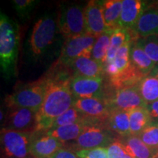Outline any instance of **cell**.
<instances>
[{
    "mask_svg": "<svg viewBox=\"0 0 158 158\" xmlns=\"http://www.w3.org/2000/svg\"><path fill=\"white\" fill-rule=\"evenodd\" d=\"M57 25L65 40L86 34L84 8L78 4H64L59 10Z\"/></svg>",
    "mask_w": 158,
    "mask_h": 158,
    "instance_id": "obj_5",
    "label": "cell"
},
{
    "mask_svg": "<svg viewBox=\"0 0 158 158\" xmlns=\"http://www.w3.org/2000/svg\"><path fill=\"white\" fill-rule=\"evenodd\" d=\"M85 117L86 116L81 114L74 106H73L70 109H68L64 114H62V115L56 118L54 124L51 126V129H54V128L76 123V122L80 121Z\"/></svg>",
    "mask_w": 158,
    "mask_h": 158,
    "instance_id": "obj_28",
    "label": "cell"
},
{
    "mask_svg": "<svg viewBox=\"0 0 158 158\" xmlns=\"http://www.w3.org/2000/svg\"><path fill=\"white\" fill-rule=\"evenodd\" d=\"M47 76L48 87L44 101L37 111L36 132L50 130L56 118L73 107L76 100L70 88V79L73 76L68 71Z\"/></svg>",
    "mask_w": 158,
    "mask_h": 158,
    "instance_id": "obj_1",
    "label": "cell"
},
{
    "mask_svg": "<svg viewBox=\"0 0 158 158\" xmlns=\"http://www.w3.org/2000/svg\"><path fill=\"white\" fill-rule=\"evenodd\" d=\"M30 157H31V156H30V157H29V158H30Z\"/></svg>",
    "mask_w": 158,
    "mask_h": 158,
    "instance_id": "obj_39",
    "label": "cell"
},
{
    "mask_svg": "<svg viewBox=\"0 0 158 158\" xmlns=\"http://www.w3.org/2000/svg\"><path fill=\"white\" fill-rule=\"evenodd\" d=\"M130 62L144 77L149 76L155 64L147 56L138 41H133L130 51Z\"/></svg>",
    "mask_w": 158,
    "mask_h": 158,
    "instance_id": "obj_20",
    "label": "cell"
},
{
    "mask_svg": "<svg viewBox=\"0 0 158 158\" xmlns=\"http://www.w3.org/2000/svg\"><path fill=\"white\" fill-rule=\"evenodd\" d=\"M132 32L137 40L158 35V3L148 4Z\"/></svg>",
    "mask_w": 158,
    "mask_h": 158,
    "instance_id": "obj_15",
    "label": "cell"
},
{
    "mask_svg": "<svg viewBox=\"0 0 158 158\" xmlns=\"http://www.w3.org/2000/svg\"><path fill=\"white\" fill-rule=\"evenodd\" d=\"M156 158H158V154H157V157H156Z\"/></svg>",
    "mask_w": 158,
    "mask_h": 158,
    "instance_id": "obj_37",
    "label": "cell"
},
{
    "mask_svg": "<svg viewBox=\"0 0 158 158\" xmlns=\"http://www.w3.org/2000/svg\"><path fill=\"white\" fill-rule=\"evenodd\" d=\"M138 44L155 64H158V35L138 40Z\"/></svg>",
    "mask_w": 158,
    "mask_h": 158,
    "instance_id": "obj_29",
    "label": "cell"
},
{
    "mask_svg": "<svg viewBox=\"0 0 158 158\" xmlns=\"http://www.w3.org/2000/svg\"><path fill=\"white\" fill-rule=\"evenodd\" d=\"M104 100L110 111L114 110L130 111L138 108L147 107V103L142 98L138 86L113 89L111 92L106 94Z\"/></svg>",
    "mask_w": 158,
    "mask_h": 158,
    "instance_id": "obj_9",
    "label": "cell"
},
{
    "mask_svg": "<svg viewBox=\"0 0 158 158\" xmlns=\"http://www.w3.org/2000/svg\"><path fill=\"white\" fill-rule=\"evenodd\" d=\"M48 78L45 76L35 81L22 85L5 99L7 108H26L38 110L46 93Z\"/></svg>",
    "mask_w": 158,
    "mask_h": 158,
    "instance_id": "obj_4",
    "label": "cell"
},
{
    "mask_svg": "<svg viewBox=\"0 0 158 158\" xmlns=\"http://www.w3.org/2000/svg\"><path fill=\"white\" fill-rule=\"evenodd\" d=\"M13 5L21 19H27L38 3L36 0H13Z\"/></svg>",
    "mask_w": 158,
    "mask_h": 158,
    "instance_id": "obj_31",
    "label": "cell"
},
{
    "mask_svg": "<svg viewBox=\"0 0 158 158\" xmlns=\"http://www.w3.org/2000/svg\"><path fill=\"white\" fill-rule=\"evenodd\" d=\"M103 81V76H73L70 79V88L76 99L100 98L104 100L106 91Z\"/></svg>",
    "mask_w": 158,
    "mask_h": 158,
    "instance_id": "obj_11",
    "label": "cell"
},
{
    "mask_svg": "<svg viewBox=\"0 0 158 158\" xmlns=\"http://www.w3.org/2000/svg\"><path fill=\"white\" fill-rule=\"evenodd\" d=\"M147 109L153 122H158V101L147 105Z\"/></svg>",
    "mask_w": 158,
    "mask_h": 158,
    "instance_id": "obj_35",
    "label": "cell"
},
{
    "mask_svg": "<svg viewBox=\"0 0 158 158\" xmlns=\"http://www.w3.org/2000/svg\"><path fill=\"white\" fill-rule=\"evenodd\" d=\"M130 135L138 136L152 122L147 107L138 108L129 111Z\"/></svg>",
    "mask_w": 158,
    "mask_h": 158,
    "instance_id": "obj_22",
    "label": "cell"
},
{
    "mask_svg": "<svg viewBox=\"0 0 158 158\" xmlns=\"http://www.w3.org/2000/svg\"><path fill=\"white\" fill-rule=\"evenodd\" d=\"M114 29H108L103 34L97 37L96 42L92 49V58L105 67L107 62L108 51L109 48L110 37L113 34Z\"/></svg>",
    "mask_w": 158,
    "mask_h": 158,
    "instance_id": "obj_25",
    "label": "cell"
},
{
    "mask_svg": "<svg viewBox=\"0 0 158 158\" xmlns=\"http://www.w3.org/2000/svg\"><path fill=\"white\" fill-rule=\"evenodd\" d=\"M57 32V17L54 14L43 15L35 23L27 41L29 56L34 62L43 58L50 50Z\"/></svg>",
    "mask_w": 158,
    "mask_h": 158,
    "instance_id": "obj_3",
    "label": "cell"
},
{
    "mask_svg": "<svg viewBox=\"0 0 158 158\" xmlns=\"http://www.w3.org/2000/svg\"><path fill=\"white\" fill-rule=\"evenodd\" d=\"M78 158H108L106 147H96L76 152Z\"/></svg>",
    "mask_w": 158,
    "mask_h": 158,
    "instance_id": "obj_33",
    "label": "cell"
},
{
    "mask_svg": "<svg viewBox=\"0 0 158 158\" xmlns=\"http://www.w3.org/2000/svg\"><path fill=\"white\" fill-rule=\"evenodd\" d=\"M149 147L158 149V122H152L138 135Z\"/></svg>",
    "mask_w": 158,
    "mask_h": 158,
    "instance_id": "obj_30",
    "label": "cell"
},
{
    "mask_svg": "<svg viewBox=\"0 0 158 158\" xmlns=\"http://www.w3.org/2000/svg\"><path fill=\"white\" fill-rule=\"evenodd\" d=\"M133 41L135 40H130L124 43L123 46L118 51L117 54L116 55V57L113 62L116 70H117V76L120 73H123L124 70H127L130 67V51Z\"/></svg>",
    "mask_w": 158,
    "mask_h": 158,
    "instance_id": "obj_27",
    "label": "cell"
},
{
    "mask_svg": "<svg viewBox=\"0 0 158 158\" xmlns=\"http://www.w3.org/2000/svg\"><path fill=\"white\" fill-rule=\"evenodd\" d=\"M105 122L100 120L85 117L76 123L62 126L45 131L49 135L56 138L63 143H68L76 140L85 129L94 124H102Z\"/></svg>",
    "mask_w": 158,
    "mask_h": 158,
    "instance_id": "obj_14",
    "label": "cell"
},
{
    "mask_svg": "<svg viewBox=\"0 0 158 158\" xmlns=\"http://www.w3.org/2000/svg\"><path fill=\"white\" fill-rule=\"evenodd\" d=\"M73 76L85 77H101L105 75L103 65L92 57L81 56L76 59L68 66Z\"/></svg>",
    "mask_w": 158,
    "mask_h": 158,
    "instance_id": "obj_18",
    "label": "cell"
},
{
    "mask_svg": "<svg viewBox=\"0 0 158 158\" xmlns=\"http://www.w3.org/2000/svg\"><path fill=\"white\" fill-rule=\"evenodd\" d=\"M130 40H136L132 31L122 28H116L114 29L110 37L106 63L114 62L118 51L123 46L124 43Z\"/></svg>",
    "mask_w": 158,
    "mask_h": 158,
    "instance_id": "obj_24",
    "label": "cell"
},
{
    "mask_svg": "<svg viewBox=\"0 0 158 158\" xmlns=\"http://www.w3.org/2000/svg\"><path fill=\"white\" fill-rule=\"evenodd\" d=\"M122 8V0H105L102 1L104 21L108 29L118 28L120 15Z\"/></svg>",
    "mask_w": 158,
    "mask_h": 158,
    "instance_id": "obj_23",
    "label": "cell"
},
{
    "mask_svg": "<svg viewBox=\"0 0 158 158\" xmlns=\"http://www.w3.org/2000/svg\"><path fill=\"white\" fill-rule=\"evenodd\" d=\"M147 6L148 3L141 0H122L118 28L133 31Z\"/></svg>",
    "mask_w": 158,
    "mask_h": 158,
    "instance_id": "obj_17",
    "label": "cell"
},
{
    "mask_svg": "<svg viewBox=\"0 0 158 158\" xmlns=\"http://www.w3.org/2000/svg\"><path fill=\"white\" fill-rule=\"evenodd\" d=\"M105 126L118 138L130 135L129 111L114 110L110 112Z\"/></svg>",
    "mask_w": 158,
    "mask_h": 158,
    "instance_id": "obj_19",
    "label": "cell"
},
{
    "mask_svg": "<svg viewBox=\"0 0 158 158\" xmlns=\"http://www.w3.org/2000/svg\"><path fill=\"white\" fill-rule=\"evenodd\" d=\"M73 106L86 117L103 122L110 112L105 100L100 98H78Z\"/></svg>",
    "mask_w": 158,
    "mask_h": 158,
    "instance_id": "obj_16",
    "label": "cell"
},
{
    "mask_svg": "<svg viewBox=\"0 0 158 158\" xmlns=\"http://www.w3.org/2000/svg\"><path fill=\"white\" fill-rule=\"evenodd\" d=\"M19 39V24L1 12L0 67L2 76L6 79H10L17 76Z\"/></svg>",
    "mask_w": 158,
    "mask_h": 158,
    "instance_id": "obj_2",
    "label": "cell"
},
{
    "mask_svg": "<svg viewBox=\"0 0 158 158\" xmlns=\"http://www.w3.org/2000/svg\"><path fill=\"white\" fill-rule=\"evenodd\" d=\"M150 76H155L156 78H158V64H156L155 68L153 69V70L152 71V73H150Z\"/></svg>",
    "mask_w": 158,
    "mask_h": 158,
    "instance_id": "obj_36",
    "label": "cell"
},
{
    "mask_svg": "<svg viewBox=\"0 0 158 158\" xmlns=\"http://www.w3.org/2000/svg\"><path fill=\"white\" fill-rule=\"evenodd\" d=\"M34 134V133H33ZM33 134L2 128L1 152L3 158H29Z\"/></svg>",
    "mask_w": 158,
    "mask_h": 158,
    "instance_id": "obj_7",
    "label": "cell"
},
{
    "mask_svg": "<svg viewBox=\"0 0 158 158\" xmlns=\"http://www.w3.org/2000/svg\"><path fill=\"white\" fill-rule=\"evenodd\" d=\"M119 138L133 158H156L157 157L158 149L149 147L138 136L130 135Z\"/></svg>",
    "mask_w": 158,
    "mask_h": 158,
    "instance_id": "obj_21",
    "label": "cell"
},
{
    "mask_svg": "<svg viewBox=\"0 0 158 158\" xmlns=\"http://www.w3.org/2000/svg\"><path fill=\"white\" fill-rule=\"evenodd\" d=\"M84 19L86 33L92 36L98 37L109 29L105 23L102 1H89L84 7Z\"/></svg>",
    "mask_w": 158,
    "mask_h": 158,
    "instance_id": "obj_12",
    "label": "cell"
},
{
    "mask_svg": "<svg viewBox=\"0 0 158 158\" xmlns=\"http://www.w3.org/2000/svg\"><path fill=\"white\" fill-rule=\"evenodd\" d=\"M37 111L26 108H9L2 128L29 134L35 133L37 130Z\"/></svg>",
    "mask_w": 158,
    "mask_h": 158,
    "instance_id": "obj_10",
    "label": "cell"
},
{
    "mask_svg": "<svg viewBox=\"0 0 158 158\" xmlns=\"http://www.w3.org/2000/svg\"><path fill=\"white\" fill-rule=\"evenodd\" d=\"M51 158H78L75 152L68 149L66 147H63L56 152Z\"/></svg>",
    "mask_w": 158,
    "mask_h": 158,
    "instance_id": "obj_34",
    "label": "cell"
},
{
    "mask_svg": "<svg viewBox=\"0 0 158 158\" xmlns=\"http://www.w3.org/2000/svg\"><path fill=\"white\" fill-rule=\"evenodd\" d=\"M64 144L46 132H35L32 135L30 155L34 158H51Z\"/></svg>",
    "mask_w": 158,
    "mask_h": 158,
    "instance_id": "obj_13",
    "label": "cell"
},
{
    "mask_svg": "<svg viewBox=\"0 0 158 158\" xmlns=\"http://www.w3.org/2000/svg\"><path fill=\"white\" fill-rule=\"evenodd\" d=\"M107 149L108 158H133L119 138L108 147Z\"/></svg>",
    "mask_w": 158,
    "mask_h": 158,
    "instance_id": "obj_32",
    "label": "cell"
},
{
    "mask_svg": "<svg viewBox=\"0 0 158 158\" xmlns=\"http://www.w3.org/2000/svg\"><path fill=\"white\" fill-rule=\"evenodd\" d=\"M140 94L147 105L158 101V78L152 76L143 78L138 85Z\"/></svg>",
    "mask_w": 158,
    "mask_h": 158,
    "instance_id": "obj_26",
    "label": "cell"
},
{
    "mask_svg": "<svg viewBox=\"0 0 158 158\" xmlns=\"http://www.w3.org/2000/svg\"><path fill=\"white\" fill-rule=\"evenodd\" d=\"M117 138L118 136L108 130L104 124H94L85 129L76 140L64 143V147L75 152L96 147L107 148Z\"/></svg>",
    "mask_w": 158,
    "mask_h": 158,
    "instance_id": "obj_6",
    "label": "cell"
},
{
    "mask_svg": "<svg viewBox=\"0 0 158 158\" xmlns=\"http://www.w3.org/2000/svg\"><path fill=\"white\" fill-rule=\"evenodd\" d=\"M30 158H34V157H32V156H31V157H30Z\"/></svg>",
    "mask_w": 158,
    "mask_h": 158,
    "instance_id": "obj_38",
    "label": "cell"
},
{
    "mask_svg": "<svg viewBox=\"0 0 158 158\" xmlns=\"http://www.w3.org/2000/svg\"><path fill=\"white\" fill-rule=\"evenodd\" d=\"M97 37L88 34L65 40L56 65L68 66L79 57H92V49Z\"/></svg>",
    "mask_w": 158,
    "mask_h": 158,
    "instance_id": "obj_8",
    "label": "cell"
}]
</instances>
